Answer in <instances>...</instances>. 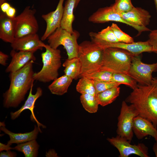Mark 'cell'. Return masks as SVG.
I'll return each mask as SVG.
<instances>
[{"label": "cell", "instance_id": "1", "mask_svg": "<svg viewBox=\"0 0 157 157\" xmlns=\"http://www.w3.org/2000/svg\"><path fill=\"white\" fill-rule=\"evenodd\" d=\"M125 101L132 105L139 115L151 121L157 127V78L149 85L139 84L126 97Z\"/></svg>", "mask_w": 157, "mask_h": 157}, {"label": "cell", "instance_id": "2", "mask_svg": "<svg viewBox=\"0 0 157 157\" xmlns=\"http://www.w3.org/2000/svg\"><path fill=\"white\" fill-rule=\"evenodd\" d=\"M34 62L31 60L19 70L10 73V86L3 95L4 107L16 108L25 99L26 94L33 85Z\"/></svg>", "mask_w": 157, "mask_h": 157}, {"label": "cell", "instance_id": "3", "mask_svg": "<svg viewBox=\"0 0 157 157\" xmlns=\"http://www.w3.org/2000/svg\"><path fill=\"white\" fill-rule=\"evenodd\" d=\"M104 49L92 41H85L79 44L78 58L81 67L79 78L100 69Z\"/></svg>", "mask_w": 157, "mask_h": 157}, {"label": "cell", "instance_id": "4", "mask_svg": "<svg viewBox=\"0 0 157 157\" xmlns=\"http://www.w3.org/2000/svg\"><path fill=\"white\" fill-rule=\"evenodd\" d=\"M129 52L121 49L108 47L104 49L102 63L100 69L113 73L127 74L133 57Z\"/></svg>", "mask_w": 157, "mask_h": 157}, {"label": "cell", "instance_id": "5", "mask_svg": "<svg viewBox=\"0 0 157 157\" xmlns=\"http://www.w3.org/2000/svg\"><path fill=\"white\" fill-rule=\"evenodd\" d=\"M45 52L41 55L43 66L41 70L34 73V80L47 83L53 81L58 77V71L61 67V55L60 50L51 47L49 44H45Z\"/></svg>", "mask_w": 157, "mask_h": 157}, {"label": "cell", "instance_id": "6", "mask_svg": "<svg viewBox=\"0 0 157 157\" xmlns=\"http://www.w3.org/2000/svg\"><path fill=\"white\" fill-rule=\"evenodd\" d=\"M79 34L76 31L72 33L61 26L58 28L47 38V42L51 47L57 49L62 45L65 49L68 59L78 57L79 44L77 39Z\"/></svg>", "mask_w": 157, "mask_h": 157}, {"label": "cell", "instance_id": "7", "mask_svg": "<svg viewBox=\"0 0 157 157\" xmlns=\"http://www.w3.org/2000/svg\"><path fill=\"white\" fill-rule=\"evenodd\" d=\"M36 12L35 9H32L28 6L15 17V38L37 33L39 25L35 16Z\"/></svg>", "mask_w": 157, "mask_h": 157}, {"label": "cell", "instance_id": "8", "mask_svg": "<svg viewBox=\"0 0 157 157\" xmlns=\"http://www.w3.org/2000/svg\"><path fill=\"white\" fill-rule=\"evenodd\" d=\"M138 113L131 105H128L125 101L122 103L120 113L118 117L117 135L131 141L133 139L134 118Z\"/></svg>", "mask_w": 157, "mask_h": 157}, {"label": "cell", "instance_id": "9", "mask_svg": "<svg viewBox=\"0 0 157 157\" xmlns=\"http://www.w3.org/2000/svg\"><path fill=\"white\" fill-rule=\"evenodd\" d=\"M157 71V62L151 64L143 63L139 55L134 56L128 74L142 85L150 84L153 78L152 73Z\"/></svg>", "mask_w": 157, "mask_h": 157}, {"label": "cell", "instance_id": "10", "mask_svg": "<svg viewBox=\"0 0 157 157\" xmlns=\"http://www.w3.org/2000/svg\"><path fill=\"white\" fill-rule=\"evenodd\" d=\"M107 140L117 149L120 157H128L132 154L141 157L149 156L148 148L143 143L133 145L131 144V141L117 135L115 137L108 138Z\"/></svg>", "mask_w": 157, "mask_h": 157}, {"label": "cell", "instance_id": "11", "mask_svg": "<svg viewBox=\"0 0 157 157\" xmlns=\"http://www.w3.org/2000/svg\"><path fill=\"white\" fill-rule=\"evenodd\" d=\"M123 19L131 24L139 35L143 32L151 31L147 26L149 24L151 16L147 10L134 7L130 10L120 14Z\"/></svg>", "mask_w": 157, "mask_h": 157}, {"label": "cell", "instance_id": "12", "mask_svg": "<svg viewBox=\"0 0 157 157\" xmlns=\"http://www.w3.org/2000/svg\"><path fill=\"white\" fill-rule=\"evenodd\" d=\"M91 41L97 43L103 49L108 47L119 48L126 50L135 56L139 55L144 52H153L152 47L147 40L144 42H134L131 43L121 42L108 43L95 40H92Z\"/></svg>", "mask_w": 157, "mask_h": 157}, {"label": "cell", "instance_id": "13", "mask_svg": "<svg viewBox=\"0 0 157 157\" xmlns=\"http://www.w3.org/2000/svg\"><path fill=\"white\" fill-rule=\"evenodd\" d=\"M64 0H59L56 10L47 14L42 15V18L46 23L45 31L41 38L42 41H44L53 33L60 26L63 18Z\"/></svg>", "mask_w": 157, "mask_h": 157}, {"label": "cell", "instance_id": "14", "mask_svg": "<svg viewBox=\"0 0 157 157\" xmlns=\"http://www.w3.org/2000/svg\"><path fill=\"white\" fill-rule=\"evenodd\" d=\"M44 44L36 33L15 38L11 44V46L13 49L17 51L31 52L34 53L38 50H42Z\"/></svg>", "mask_w": 157, "mask_h": 157}, {"label": "cell", "instance_id": "15", "mask_svg": "<svg viewBox=\"0 0 157 157\" xmlns=\"http://www.w3.org/2000/svg\"><path fill=\"white\" fill-rule=\"evenodd\" d=\"M89 22L95 23H103L114 21L132 26L123 19L120 14L115 11L112 5L99 8L89 18Z\"/></svg>", "mask_w": 157, "mask_h": 157}, {"label": "cell", "instance_id": "16", "mask_svg": "<svg viewBox=\"0 0 157 157\" xmlns=\"http://www.w3.org/2000/svg\"><path fill=\"white\" fill-rule=\"evenodd\" d=\"M133 129L138 139L150 135L154 138L157 144V129L148 119L139 115L136 116L134 119Z\"/></svg>", "mask_w": 157, "mask_h": 157}, {"label": "cell", "instance_id": "17", "mask_svg": "<svg viewBox=\"0 0 157 157\" xmlns=\"http://www.w3.org/2000/svg\"><path fill=\"white\" fill-rule=\"evenodd\" d=\"M33 85L29 91V94L26 100L25 101L24 105L17 110L15 112H11L10 113L11 118L12 120H14L18 118L21 113L24 110L28 109L31 113L30 119L31 121L36 122L40 130V127L43 128H46V126L40 123L36 118L34 112L35 107V104L36 100L42 94L43 91L42 89L40 87L37 88L35 94H32V89Z\"/></svg>", "mask_w": 157, "mask_h": 157}, {"label": "cell", "instance_id": "18", "mask_svg": "<svg viewBox=\"0 0 157 157\" xmlns=\"http://www.w3.org/2000/svg\"><path fill=\"white\" fill-rule=\"evenodd\" d=\"M34 53L31 52L17 51L13 49L10 52L11 60L5 70L7 73L15 72L24 67L31 60L35 61L36 58Z\"/></svg>", "mask_w": 157, "mask_h": 157}, {"label": "cell", "instance_id": "19", "mask_svg": "<svg viewBox=\"0 0 157 157\" xmlns=\"http://www.w3.org/2000/svg\"><path fill=\"white\" fill-rule=\"evenodd\" d=\"M15 17L10 18L5 13H0V38L5 42L11 44L15 38Z\"/></svg>", "mask_w": 157, "mask_h": 157}, {"label": "cell", "instance_id": "20", "mask_svg": "<svg viewBox=\"0 0 157 157\" xmlns=\"http://www.w3.org/2000/svg\"><path fill=\"white\" fill-rule=\"evenodd\" d=\"M0 130L5 133L9 135L10 140L7 144L11 145L12 144H19L36 139L39 132L41 133L38 126H35L34 129L32 131L24 133H15L10 131L5 127L4 122H0Z\"/></svg>", "mask_w": 157, "mask_h": 157}, {"label": "cell", "instance_id": "21", "mask_svg": "<svg viewBox=\"0 0 157 157\" xmlns=\"http://www.w3.org/2000/svg\"><path fill=\"white\" fill-rule=\"evenodd\" d=\"M76 0H67L64 6V12L61 22L60 26L68 31L73 33L72 24L74 20V10L75 8Z\"/></svg>", "mask_w": 157, "mask_h": 157}, {"label": "cell", "instance_id": "22", "mask_svg": "<svg viewBox=\"0 0 157 157\" xmlns=\"http://www.w3.org/2000/svg\"><path fill=\"white\" fill-rule=\"evenodd\" d=\"M73 79L64 74L53 80L48 88L52 94L62 95L67 92Z\"/></svg>", "mask_w": 157, "mask_h": 157}, {"label": "cell", "instance_id": "23", "mask_svg": "<svg viewBox=\"0 0 157 157\" xmlns=\"http://www.w3.org/2000/svg\"><path fill=\"white\" fill-rule=\"evenodd\" d=\"M63 66L65 67V74L73 79L76 80L79 78L81 65L78 57L67 58L64 62Z\"/></svg>", "mask_w": 157, "mask_h": 157}, {"label": "cell", "instance_id": "24", "mask_svg": "<svg viewBox=\"0 0 157 157\" xmlns=\"http://www.w3.org/2000/svg\"><path fill=\"white\" fill-rule=\"evenodd\" d=\"M120 88L116 86L97 94L96 96L99 105L105 106L112 103L119 96Z\"/></svg>", "mask_w": 157, "mask_h": 157}, {"label": "cell", "instance_id": "25", "mask_svg": "<svg viewBox=\"0 0 157 157\" xmlns=\"http://www.w3.org/2000/svg\"><path fill=\"white\" fill-rule=\"evenodd\" d=\"M39 145L36 139L18 144L13 148L15 150L22 153L25 157H36Z\"/></svg>", "mask_w": 157, "mask_h": 157}, {"label": "cell", "instance_id": "26", "mask_svg": "<svg viewBox=\"0 0 157 157\" xmlns=\"http://www.w3.org/2000/svg\"><path fill=\"white\" fill-rule=\"evenodd\" d=\"M89 35L91 40H97L108 43L119 42L109 26L98 33L91 32Z\"/></svg>", "mask_w": 157, "mask_h": 157}, {"label": "cell", "instance_id": "27", "mask_svg": "<svg viewBox=\"0 0 157 157\" xmlns=\"http://www.w3.org/2000/svg\"><path fill=\"white\" fill-rule=\"evenodd\" d=\"M80 100L83 108L87 111L91 113L97 112L99 104L96 96L82 94L80 97Z\"/></svg>", "mask_w": 157, "mask_h": 157}, {"label": "cell", "instance_id": "28", "mask_svg": "<svg viewBox=\"0 0 157 157\" xmlns=\"http://www.w3.org/2000/svg\"><path fill=\"white\" fill-rule=\"evenodd\" d=\"M76 89L81 94H87L96 95L93 81L85 76L80 78L76 85Z\"/></svg>", "mask_w": 157, "mask_h": 157}, {"label": "cell", "instance_id": "29", "mask_svg": "<svg viewBox=\"0 0 157 157\" xmlns=\"http://www.w3.org/2000/svg\"><path fill=\"white\" fill-rule=\"evenodd\" d=\"M113 81L124 84L129 86L133 90L136 88L138 84L133 78L127 74L122 73H113Z\"/></svg>", "mask_w": 157, "mask_h": 157}, {"label": "cell", "instance_id": "30", "mask_svg": "<svg viewBox=\"0 0 157 157\" xmlns=\"http://www.w3.org/2000/svg\"><path fill=\"white\" fill-rule=\"evenodd\" d=\"M113 73L109 71L100 70L83 76H85L95 81H113Z\"/></svg>", "mask_w": 157, "mask_h": 157}, {"label": "cell", "instance_id": "31", "mask_svg": "<svg viewBox=\"0 0 157 157\" xmlns=\"http://www.w3.org/2000/svg\"><path fill=\"white\" fill-rule=\"evenodd\" d=\"M110 26L119 42L131 43L134 42L133 38L123 31L117 24L112 23Z\"/></svg>", "mask_w": 157, "mask_h": 157}, {"label": "cell", "instance_id": "32", "mask_svg": "<svg viewBox=\"0 0 157 157\" xmlns=\"http://www.w3.org/2000/svg\"><path fill=\"white\" fill-rule=\"evenodd\" d=\"M112 6L114 10L119 14L127 12L134 7L131 0H115Z\"/></svg>", "mask_w": 157, "mask_h": 157}, {"label": "cell", "instance_id": "33", "mask_svg": "<svg viewBox=\"0 0 157 157\" xmlns=\"http://www.w3.org/2000/svg\"><path fill=\"white\" fill-rule=\"evenodd\" d=\"M96 95L98 93L113 87L119 86L121 84L115 82L97 81H93Z\"/></svg>", "mask_w": 157, "mask_h": 157}, {"label": "cell", "instance_id": "34", "mask_svg": "<svg viewBox=\"0 0 157 157\" xmlns=\"http://www.w3.org/2000/svg\"><path fill=\"white\" fill-rule=\"evenodd\" d=\"M147 41L151 46L153 52L157 53V29L151 31Z\"/></svg>", "mask_w": 157, "mask_h": 157}, {"label": "cell", "instance_id": "35", "mask_svg": "<svg viewBox=\"0 0 157 157\" xmlns=\"http://www.w3.org/2000/svg\"><path fill=\"white\" fill-rule=\"evenodd\" d=\"M17 154L16 152H12L10 150L6 151L1 152L0 157H15Z\"/></svg>", "mask_w": 157, "mask_h": 157}, {"label": "cell", "instance_id": "36", "mask_svg": "<svg viewBox=\"0 0 157 157\" xmlns=\"http://www.w3.org/2000/svg\"><path fill=\"white\" fill-rule=\"evenodd\" d=\"M9 58L8 56L1 51H0V63L3 65L5 66L7 65V61Z\"/></svg>", "mask_w": 157, "mask_h": 157}, {"label": "cell", "instance_id": "37", "mask_svg": "<svg viewBox=\"0 0 157 157\" xmlns=\"http://www.w3.org/2000/svg\"><path fill=\"white\" fill-rule=\"evenodd\" d=\"M16 13L15 9L11 6L5 13L9 17L13 18L15 17Z\"/></svg>", "mask_w": 157, "mask_h": 157}, {"label": "cell", "instance_id": "38", "mask_svg": "<svg viewBox=\"0 0 157 157\" xmlns=\"http://www.w3.org/2000/svg\"><path fill=\"white\" fill-rule=\"evenodd\" d=\"M10 5L8 3L5 2L0 5L1 10L2 12L6 13L10 8Z\"/></svg>", "mask_w": 157, "mask_h": 157}, {"label": "cell", "instance_id": "39", "mask_svg": "<svg viewBox=\"0 0 157 157\" xmlns=\"http://www.w3.org/2000/svg\"><path fill=\"white\" fill-rule=\"evenodd\" d=\"M11 145L8 144H6L0 143V151H2L3 150H9L14 149L13 148L10 147Z\"/></svg>", "mask_w": 157, "mask_h": 157}, {"label": "cell", "instance_id": "40", "mask_svg": "<svg viewBox=\"0 0 157 157\" xmlns=\"http://www.w3.org/2000/svg\"><path fill=\"white\" fill-rule=\"evenodd\" d=\"M45 156L46 157L58 156L57 153L53 149H50L48 152H46Z\"/></svg>", "mask_w": 157, "mask_h": 157}, {"label": "cell", "instance_id": "41", "mask_svg": "<svg viewBox=\"0 0 157 157\" xmlns=\"http://www.w3.org/2000/svg\"><path fill=\"white\" fill-rule=\"evenodd\" d=\"M153 150L156 156L157 157V144L156 142L153 145Z\"/></svg>", "mask_w": 157, "mask_h": 157}, {"label": "cell", "instance_id": "42", "mask_svg": "<svg viewBox=\"0 0 157 157\" xmlns=\"http://www.w3.org/2000/svg\"><path fill=\"white\" fill-rule=\"evenodd\" d=\"M154 1L157 13V0H154Z\"/></svg>", "mask_w": 157, "mask_h": 157}, {"label": "cell", "instance_id": "43", "mask_svg": "<svg viewBox=\"0 0 157 157\" xmlns=\"http://www.w3.org/2000/svg\"><path fill=\"white\" fill-rule=\"evenodd\" d=\"M81 0H76V6L75 7V8H76L77 6H78V3H79V2Z\"/></svg>", "mask_w": 157, "mask_h": 157}, {"label": "cell", "instance_id": "44", "mask_svg": "<svg viewBox=\"0 0 157 157\" xmlns=\"http://www.w3.org/2000/svg\"><path fill=\"white\" fill-rule=\"evenodd\" d=\"M6 0H0V5L3 3L5 2V1Z\"/></svg>", "mask_w": 157, "mask_h": 157}, {"label": "cell", "instance_id": "45", "mask_svg": "<svg viewBox=\"0 0 157 157\" xmlns=\"http://www.w3.org/2000/svg\"><path fill=\"white\" fill-rule=\"evenodd\" d=\"M8 0V1H11V0Z\"/></svg>", "mask_w": 157, "mask_h": 157}]
</instances>
